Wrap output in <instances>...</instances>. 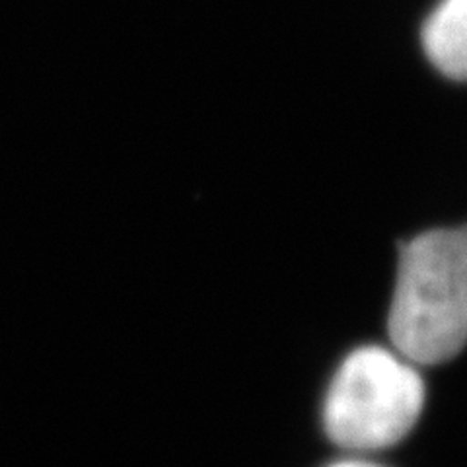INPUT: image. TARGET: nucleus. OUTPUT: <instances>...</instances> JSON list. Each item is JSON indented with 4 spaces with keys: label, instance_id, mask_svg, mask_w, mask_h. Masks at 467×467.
<instances>
[{
    "label": "nucleus",
    "instance_id": "obj_1",
    "mask_svg": "<svg viewBox=\"0 0 467 467\" xmlns=\"http://www.w3.org/2000/svg\"><path fill=\"white\" fill-rule=\"evenodd\" d=\"M388 333L401 357L422 367L462 353L467 345V226L431 230L401 245Z\"/></svg>",
    "mask_w": 467,
    "mask_h": 467
},
{
    "label": "nucleus",
    "instance_id": "obj_2",
    "mask_svg": "<svg viewBox=\"0 0 467 467\" xmlns=\"http://www.w3.org/2000/svg\"><path fill=\"white\" fill-rule=\"evenodd\" d=\"M425 403L420 374L382 347H362L335 374L324 405L331 441L355 451L398 444Z\"/></svg>",
    "mask_w": 467,
    "mask_h": 467
},
{
    "label": "nucleus",
    "instance_id": "obj_3",
    "mask_svg": "<svg viewBox=\"0 0 467 467\" xmlns=\"http://www.w3.org/2000/svg\"><path fill=\"white\" fill-rule=\"evenodd\" d=\"M432 65L454 80H467V0H442L422 27Z\"/></svg>",
    "mask_w": 467,
    "mask_h": 467
},
{
    "label": "nucleus",
    "instance_id": "obj_4",
    "mask_svg": "<svg viewBox=\"0 0 467 467\" xmlns=\"http://www.w3.org/2000/svg\"><path fill=\"white\" fill-rule=\"evenodd\" d=\"M331 467H379L368 462H358V460H348V462H339V463H333Z\"/></svg>",
    "mask_w": 467,
    "mask_h": 467
}]
</instances>
